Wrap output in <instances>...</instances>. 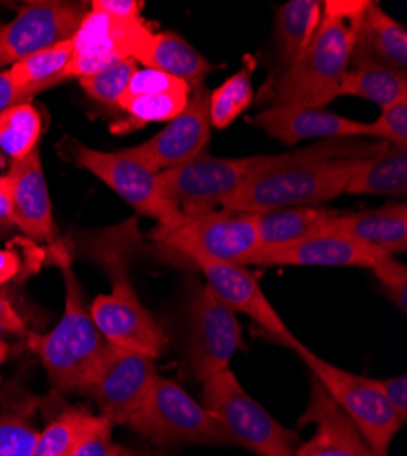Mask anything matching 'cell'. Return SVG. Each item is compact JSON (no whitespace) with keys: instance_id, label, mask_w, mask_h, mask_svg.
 I'll return each mask as SVG.
<instances>
[{"instance_id":"42","label":"cell","mask_w":407,"mask_h":456,"mask_svg":"<svg viewBox=\"0 0 407 456\" xmlns=\"http://www.w3.org/2000/svg\"><path fill=\"white\" fill-rule=\"evenodd\" d=\"M0 325H6L15 330L17 336H26L28 329L19 313L13 309L12 301L6 296H0Z\"/></svg>"},{"instance_id":"30","label":"cell","mask_w":407,"mask_h":456,"mask_svg":"<svg viewBox=\"0 0 407 456\" xmlns=\"http://www.w3.org/2000/svg\"><path fill=\"white\" fill-rule=\"evenodd\" d=\"M43 134V118L31 102H19L0 111V150L19 161L37 150Z\"/></svg>"},{"instance_id":"33","label":"cell","mask_w":407,"mask_h":456,"mask_svg":"<svg viewBox=\"0 0 407 456\" xmlns=\"http://www.w3.org/2000/svg\"><path fill=\"white\" fill-rule=\"evenodd\" d=\"M137 69L139 62L135 59H125L104 68L95 75H90V77H83L81 86L94 101L108 106H118L121 95L125 94Z\"/></svg>"},{"instance_id":"10","label":"cell","mask_w":407,"mask_h":456,"mask_svg":"<svg viewBox=\"0 0 407 456\" xmlns=\"http://www.w3.org/2000/svg\"><path fill=\"white\" fill-rule=\"evenodd\" d=\"M69 158L81 168L92 172L102 183L132 205L139 214L154 217L159 228L174 224L183 212L163 192L159 174L144 165L134 151H101L79 142H71Z\"/></svg>"},{"instance_id":"48","label":"cell","mask_w":407,"mask_h":456,"mask_svg":"<svg viewBox=\"0 0 407 456\" xmlns=\"http://www.w3.org/2000/svg\"><path fill=\"white\" fill-rule=\"evenodd\" d=\"M285 456H294V454H285Z\"/></svg>"},{"instance_id":"13","label":"cell","mask_w":407,"mask_h":456,"mask_svg":"<svg viewBox=\"0 0 407 456\" xmlns=\"http://www.w3.org/2000/svg\"><path fill=\"white\" fill-rule=\"evenodd\" d=\"M158 369L154 360L141 353L110 346L86 391L99 416L112 426L128 424L151 393Z\"/></svg>"},{"instance_id":"26","label":"cell","mask_w":407,"mask_h":456,"mask_svg":"<svg viewBox=\"0 0 407 456\" xmlns=\"http://www.w3.org/2000/svg\"><path fill=\"white\" fill-rule=\"evenodd\" d=\"M137 62L184 81L191 88L203 83L205 73L210 69L208 61L194 46L170 31L154 33Z\"/></svg>"},{"instance_id":"18","label":"cell","mask_w":407,"mask_h":456,"mask_svg":"<svg viewBox=\"0 0 407 456\" xmlns=\"http://www.w3.org/2000/svg\"><path fill=\"white\" fill-rule=\"evenodd\" d=\"M300 424H314L316 433L309 442L296 447L294 456H382L314 376Z\"/></svg>"},{"instance_id":"28","label":"cell","mask_w":407,"mask_h":456,"mask_svg":"<svg viewBox=\"0 0 407 456\" xmlns=\"http://www.w3.org/2000/svg\"><path fill=\"white\" fill-rule=\"evenodd\" d=\"M338 95L362 97L386 108L407 95V73L377 64L353 66L344 73Z\"/></svg>"},{"instance_id":"25","label":"cell","mask_w":407,"mask_h":456,"mask_svg":"<svg viewBox=\"0 0 407 456\" xmlns=\"http://www.w3.org/2000/svg\"><path fill=\"white\" fill-rule=\"evenodd\" d=\"M349 196H407V148L386 144L375 158L363 159L349 179Z\"/></svg>"},{"instance_id":"19","label":"cell","mask_w":407,"mask_h":456,"mask_svg":"<svg viewBox=\"0 0 407 456\" xmlns=\"http://www.w3.org/2000/svg\"><path fill=\"white\" fill-rule=\"evenodd\" d=\"M271 137L296 144L305 139H371L369 123L353 121L325 108L269 106L250 121Z\"/></svg>"},{"instance_id":"12","label":"cell","mask_w":407,"mask_h":456,"mask_svg":"<svg viewBox=\"0 0 407 456\" xmlns=\"http://www.w3.org/2000/svg\"><path fill=\"white\" fill-rule=\"evenodd\" d=\"M90 4L59 3V0H37L24 4L17 17L0 26V68L71 41Z\"/></svg>"},{"instance_id":"31","label":"cell","mask_w":407,"mask_h":456,"mask_svg":"<svg viewBox=\"0 0 407 456\" xmlns=\"http://www.w3.org/2000/svg\"><path fill=\"white\" fill-rule=\"evenodd\" d=\"M189 95L191 92H163L119 101L118 106L128 113V118L112 125V132L126 134L144 126L146 123H168L187 106Z\"/></svg>"},{"instance_id":"1","label":"cell","mask_w":407,"mask_h":456,"mask_svg":"<svg viewBox=\"0 0 407 456\" xmlns=\"http://www.w3.org/2000/svg\"><path fill=\"white\" fill-rule=\"evenodd\" d=\"M386 144L387 142L377 139H329L307 148L273 156L225 159L203 154L189 165L159 172V183L167 198L183 214L212 212L224 205L245 183L269 170L320 159H369L382 151Z\"/></svg>"},{"instance_id":"44","label":"cell","mask_w":407,"mask_h":456,"mask_svg":"<svg viewBox=\"0 0 407 456\" xmlns=\"http://www.w3.org/2000/svg\"><path fill=\"white\" fill-rule=\"evenodd\" d=\"M0 224H13L12 188L6 175H0Z\"/></svg>"},{"instance_id":"2","label":"cell","mask_w":407,"mask_h":456,"mask_svg":"<svg viewBox=\"0 0 407 456\" xmlns=\"http://www.w3.org/2000/svg\"><path fill=\"white\" fill-rule=\"evenodd\" d=\"M367 0H325L322 22L302 57L264 86L260 101L271 106L325 108L338 97L353 52V22Z\"/></svg>"},{"instance_id":"17","label":"cell","mask_w":407,"mask_h":456,"mask_svg":"<svg viewBox=\"0 0 407 456\" xmlns=\"http://www.w3.org/2000/svg\"><path fill=\"white\" fill-rule=\"evenodd\" d=\"M375 248H369L347 236L323 232L320 236L273 248H257L241 265H262V267H362L373 269L386 257Z\"/></svg>"},{"instance_id":"35","label":"cell","mask_w":407,"mask_h":456,"mask_svg":"<svg viewBox=\"0 0 407 456\" xmlns=\"http://www.w3.org/2000/svg\"><path fill=\"white\" fill-rule=\"evenodd\" d=\"M369 137L391 146L407 148V95L382 108L380 118L369 123Z\"/></svg>"},{"instance_id":"22","label":"cell","mask_w":407,"mask_h":456,"mask_svg":"<svg viewBox=\"0 0 407 456\" xmlns=\"http://www.w3.org/2000/svg\"><path fill=\"white\" fill-rule=\"evenodd\" d=\"M325 232L342 234L369 248L395 256L407 248V207L395 203L377 210L338 214Z\"/></svg>"},{"instance_id":"20","label":"cell","mask_w":407,"mask_h":456,"mask_svg":"<svg viewBox=\"0 0 407 456\" xmlns=\"http://www.w3.org/2000/svg\"><path fill=\"white\" fill-rule=\"evenodd\" d=\"M6 177L12 188L13 224L35 241L57 243L50 190L39 150H33L29 156L19 161H12Z\"/></svg>"},{"instance_id":"4","label":"cell","mask_w":407,"mask_h":456,"mask_svg":"<svg viewBox=\"0 0 407 456\" xmlns=\"http://www.w3.org/2000/svg\"><path fill=\"white\" fill-rule=\"evenodd\" d=\"M61 271L64 276V314L46 334L28 332V344L41 358L50 382L61 393H86L104 360L110 344L95 327L76 273L61 247Z\"/></svg>"},{"instance_id":"8","label":"cell","mask_w":407,"mask_h":456,"mask_svg":"<svg viewBox=\"0 0 407 456\" xmlns=\"http://www.w3.org/2000/svg\"><path fill=\"white\" fill-rule=\"evenodd\" d=\"M296 356L305 362L313 376L351 418L365 440L382 456H387V449L402 424L377 379L358 376L332 365L305 346L296 351Z\"/></svg>"},{"instance_id":"36","label":"cell","mask_w":407,"mask_h":456,"mask_svg":"<svg viewBox=\"0 0 407 456\" xmlns=\"http://www.w3.org/2000/svg\"><path fill=\"white\" fill-rule=\"evenodd\" d=\"M163 92H191V86L184 81L170 77V75H167L163 71L144 68V69H137L134 73V77L130 79V83L119 101L139 97V95L163 94Z\"/></svg>"},{"instance_id":"39","label":"cell","mask_w":407,"mask_h":456,"mask_svg":"<svg viewBox=\"0 0 407 456\" xmlns=\"http://www.w3.org/2000/svg\"><path fill=\"white\" fill-rule=\"evenodd\" d=\"M76 456H134V452L123 445L114 444L112 429H106L85 444Z\"/></svg>"},{"instance_id":"15","label":"cell","mask_w":407,"mask_h":456,"mask_svg":"<svg viewBox=\"0 0 407 456\" xmlns=\"http://www.w3.org/2000/svg\"><path fill=\"white\" fill-rule=\"evenodd\" d=\"M210 92L205 83L191 88L187 106L168 125L134 148V154L154 172L174 170L207 154L210 139Z\"/></svg>"},{"instance_id":"34","label":"cell","mask_w":407,"mask_h":456,"mask_svg":"<svg viewBox=\"0 0 407 456\" xmlns=\"http://www.w3.org/2000/svg\"><path fill=\"white\" fill-rule=\"evenodd\" d=\"M31 412L29 407L0 412V456H31L39 436Z\"/></svg>"},{"instance_id":"24","label":"cell","mask_w":407,"mask_h":456,"mask_svg":"<svg viewBox=\"0 0 407 456\" xmlns=\"http://www.w3.org/2000/svg\"><path fill=\"white\" fill-rule=\"evenodd\" d=\"M106 429H114V426L102 416L83 409H66L39 431L31 456H76L85 444Z\"/></svg>"},{"instance_id":"47","label":"cell","mask_w":407,"mask_h":456,"mask_svg":"<svg viewBox=\"0 0 407 456\" xmlns=\"http://www.w3.org/2000/svg\"><path fill=\"white\" fill-rule=\"evenodd\" d=\"M134 456H142V454H137V452H134Z\"/></svg>"},{"instance_id":"43","label":"cell","mask_w":407,"mask_h":456,"mask_svg":"<svg viewBox=\"0 0 407 456\" xmlns=\"http://www.w3.org/2000/svg\"><path fill=\"white\" fill-rule=\"evenodd\" d=\"M20 271V257L13 250H0V287L12 281Z\"/></svg>"},{"instance_id":"6","label":"cell","mask_w":407,"mask_h":456,"mask_svg":"<svg viewBox=\"0 0 407 456\" xmlns=\"http://www.w3.org/2000/svg\"><path fill=\"white\" fill-rule=\"evenodd\" d=\"M128 426L154 445H234L227 428L177 382L158 376Z\"/></svg>"},{"instance_id":"9","label":"cell","mask_w":407,"mask_h":456,"mask_svg":"<svg viewBox=\"0 0 407 456\" xmlns=\"http://www.w3.org/2000/svg\"><path fill=\"white\" fill-rule=\"evenodd\" d=\"M154 240L177 254L201 256L217 261L238 263L260 247L256 214L212 210L201 214H183L167 228L156 226Z\"/></svg>"},{"instance_id":"11","label":"cell","mask_w":407,"mask_h":456,"mask_svg":"<svg viewBox=\"0 0 407 456\" xmlns=\"http://www.w3.org/2000/svg\"><path fill=\"white\" fill-rule=\"evenodd\" d=\"M152 26L141 17L119 19L90 6L73 35V55L64 79H83L125 59H139L152 39Z\"/></svg>"},{"instance_id":"40","label":"cell","mask_w":407,"mask_h":456,"mask_svg":"<svg viewBox=\"0 0 407 456\" xmlns=\"http://www.w3.org/2000/svg\"><path fill=\"white\" fill-rule=\"evenodd\" d=\"M37 94H41L39 88H20L10 79L8 69L0 71V111L19 102H29Z\"/></svg>"},{"instance_id":"29","label":"cell","mask_w":407,"mask_h":456,"mask_svg":"<svg viewBox=\"0 0 407 456\" xmlns=\"http://www.w3.org/2000/svg\"><path fill=\"white\" fill-rule=\"evenodd\" d=\"M71 41L41 50L10 66V79L20 88H39L41 92H45L46 88L66 81L64 71L71 61Z\"/></svg>"},{"instance_id":"16","label":"cell","mask_w":407,"mask_h":456,"mask_svg":"<svg viewBox=\"0 0 407 456\" xmlns=\"http://www.w3.org/2000/svg\"><path fill=\"white\" fill-rule=\"evenodd\" d=\"M189 259L205 274L207 287L214 296L232 313L247 314L280 346L294 353L304 346L274 311L256 276L250 274L243 265L201 256H191Z\"/></svg>"},{"instance_id":"27","label":"cell","mask_w":407,"mask_h":456,"mask_svg":"<svg viewBox=\"0 0 407 456\" xmlns=\"http://www.w3.org/2000/svg\"><path fill=\"white\" fill-rule=\"evenodd\" d=\"M320 0H290L276 17V43L285 68L294 64L311 45L322 22Z\"/></svg>"},{"instance_id":"32","label":"cell","mask_w":407,"mask_h":456,"mask_svg":"<svg viewBox=\"0 0 407 456\" xmlns=\"http://www.w3.org/2000/svg\"><path fill=\"white\" fill-rule=\"evenodd\" d=\"M254 61L229 77L217 90L210 92V125L216 128H227L252 102L250 77Z\"/></svg>"},{"instance_id":"46","label":"cell","mask_w":407,"mask_h":456,"mask_svg":"<svg viewBox=\"0 0 407 456\" xmlns=\"http://www.w3.org/2000/svg\"><path fill=\"white\" fill-rule=\"evenodd\" d=\"M8 336H17V334H15V330H12L10 327L0 325V339H6Z\"/></svg>"},{"instance_id":"5","label":"cell","mask_w":407,"mask_h":456,"mask_svg":"<svg viewBox=\"0 0 407 456\" xmlns=\"http://www.w3.org/2000/svg\"><path fill=\"white\" fill-rule=\"evenodd\" d=\"M363 159L337 158L304 161L260 174L221 205L224 210L262 214L289 207H314L335 200Z\"/></svg>"},{"instance_id":"3","label":"cell","mask_w":407,"mask_h":456,"mask_svg":"<svg viewBox=\"0 0 407 456\" xmlns=\"http://www.w3.org/2000/svg\"><path fill=\"white\" fill-rule=\"evenodd\" d=\"M135 240V221L106 231L95 238L94 259L106 271L114 287L110 294L97 296L90 316L110 346L141 353L156 360L168 346V336L159 322L137 299L128 278V254Z\"/></svg>"},{"instance_id":"14","label":"cell","mask_w":407,"mask_h":456,"mask_svg":"<svg viewBox=\"0 0 407 456\" xmlns=\"http://www.w3.org/2000/svg\"><path fill=\"white\" fill-rule=\"evenodd\" d=\"M189 362L201 384L229 369L236 351L241 347V327L227 305L205 285L191 301Z\"/></svg>"},{"instance_id":"37","label":"cell","mask_w":407,"mask_h":456,"mask_svg":"<svg viewBox=\"0 0 407 456\" xmlns=\"http://www.w3.org/2000/svg\"><path fill=\"white\" fill-rule=\"evenodd\" d=\"M402 313L407 311V269L393 256L382 257L371 269Z\"/></svg>"},{"instance_id":"38","label":"cell","mask_w":407,"mask_h":456,"mask_svg":"<svg viewBox=\"0 0 407 456\" xmlns=\"http://www.w3.org/2000/svg\"><path fill=\"white\" fill-rule=\"evenodd\" d=\"M377 382L403 426L407 420V376L400 374L387 379H377Z\"/></svg>"},{"instance_id":"21","label":"cell","mask_w":407,"mask_h":456,"mask_svg":"<svg viewBox=\"0 0 407 456\" xmlns=\"http://www.w3.org/2000/svg\"><path fill=\"white\" fill-rule=\"evenodd\" d=\"M353 66L377 64L398 71L407 68L405 26L389 17L379 3H369L353 22Z\"/></svg>"},{"instance_id":"45","label":"cell","mask_w":407,"mask_h":456,"mask_svg":"<svg viewBox=\"0 0 407 456\" xmlns=\"http://www.w3.org/2000/svg\"><path fill=\"white\" fill-rule=\"evenodd\" d=\"M10 351H12V347H10L8 341L6 339H0V367H3V363L8 360Z\"/></svg>"},{"instance_id":"23","label":"cell","mask_w":407,"mask_h":456,"mask_svg":"<svg viewBox=\"0 0 407 456\" xmlns=\"http://www.w3.org/2000/svg\"><path fill=\"white\" fill-rule=\"evenodd\" d=\"M338 212L320 207H289L256 214L257 248L298 243L323 234Z\"/></svg>"},{"instance_id":"7","label":"cell","mask_w":407,"mask_h":456,"mask_svg":"<svg viewBox=\"0 0 407 456\" xmlns=\"http://www.w3.org/2000/svg\"><path fill=\"white\" fill-rule=\"evenodd\" d=\"M201 403L217 416L229 431L234 445L257 456L294 454L300 436L280 422L245 393L238 378L227 369L203 384Z\"/></svg>"},{"instance_id":"41","label":"cell","mask_w":407,"mask_h":456,"mask_svg":"<svg viewBox=\"0 0 407 456\" xmlns=\"http://www.w3.org/2000/svg\"><path fill=\"white\" fill-rule=\"evenodd\" d=\"M90 6L119 19H135L144 4L139 0H94Z\"/></svg>"}]
</instances>
